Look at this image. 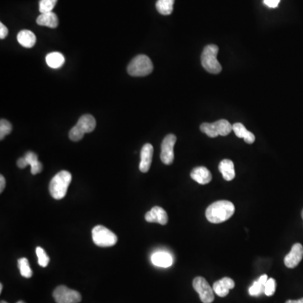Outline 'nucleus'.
Returning a JSON list of instances; mask_svg holds the SVG:
<instances>
[{
    "label": "nucleus",
    "instance_id": "6ab92c4d",
    "mask_svg": "<svg viewBox=\"0 0 303 303\" xmlns=\"http://www.w3.org/2000/svg\"><path fill=\"white\" fill-rule=\"evenodd\" d=\"M17 41L18 43L24 48H31L36 43V37L32 31L23 30L18 33Z\"/></svg>",
    "mask_w": 303,
    "mask_h": 303
},
{
    "label": "nucleus",
    "instance_id": "f03ea898",
    "mask_svg": "<svg viewBox=\"0 0 303 303\" xmlns=\"http://www.w3.org/2000/svg\"><path fill=\"white\" fill-rule=\"evenodd\" d=\"M72 181V174L66 170L57 173L49 184V192L54 199L61 200L67 194V188Z\"/></svg>",
    "mask_w": 303,
    "mask_h": 303
},
{
    "label": "nucleus",
    "instance_id": "6e6552de",
    "mask_svg": "<svg viewBox=\"0 0 303 303\" xmlns=\"http://www.w3.org/2000/svg\"><path fill=\"white\" fill-rule=\"evenodd\" d=\"M193 287L199 294L200 298L203 303H211L214 301L213 288H211L206 279L202 276L196 277L193 281Z\"/></svg>",
    "mask_w": 303,
    "mask_h": 303
},
{
    "label": "nucleus",
    "instance_id": "a211bd4d",
    "mask_svg": "<svg viewBox=\"0 0 303 303\" xmlns=\"http://www.w3.org/2000/svg\"><path fill=\"white\" fill-rule=\"evenodd\" d=\"M219 170L226 181H231L235 178V169L234 162L229 159H223L219 164Z\"/></svg>",
    "mask_w": 303,
    "mask_h": 303
},
{
    "label": "nucleus",
    "instance_id": "4c0bfd02",
    "mask_svg": "<svg viewBox=\"0 0 303 303\" xmlns=\"http://www.w3.org/2000/svg\"><path fill=\"white\" fill-rule=\"evenodd\" d=\"M16 303H25V301H18V302Z\"/></svg>",
    "mask_w": 303,
    "mask_h": 303
},
{
    "label": "nucleus",
    "instance_id": "423d86ee",
    "mask_svg": "<svg viewBox=\"0 0 303 303\" xmlns=\"http://www.w3.org/2000/svg\"><path fill=\"white\" fill-rule=\"evenodd\" d=\"M92 239L97 246L102 248L114 246L118 240L117 235L104 226H96L93 229Z\"/></svg>",
    "mask_w": 303,
    "mask_h": 303
},
{
    "label": "nucleus",
    "instance_id": "20e7f679",
    "mask_svg": "<svg viewBox=\"0 0 303 303\" xmlns=\"http://www.w3.org/2000/svg\"><path fill=\"white\" fill-rule=\"evenodd\" d=\"M218 47L216 45H207L204 48L202 52V67L213 74H217L221 72V66L217 61V54H218Z\"/></svg>",
    "mask_w": 303,
    "mask_h": 303
},
{
    "label": "nucleus",
    "instance_id": "9d476101",
    "mask_svg": "<svg viewBox=\"0 0 303 303\" xmlns=\"http://www.w3.org/2000/svg\"><path fill=\"white\" fill-rule=\"evenodd\" d=\"M303 258V246L301 244H294L291 250L285 257L284 263L287 268L293 269L298 266Z\"/></svg>",
    "mask_w": 303,
    "mask_h": 303
},
{
    "label": "nucleus",
    "instance_id": "39448f33",
    "mask_svg": "<svg viewBox=\"0 0 303 303\" xmlns=\"http://www.w3.org/2000/svg\"><path fill=\"white\" fill-rule=\"evenodd\" d=\"M200 129L208 137H216L217 136H228L233 131V125L226 120H219L213 123H203Z\"/></svg>",
    "mask_w": 303,
    "mask_h": 303
},
{
    "label": "nucleus",
    "instance_id": "58836bf2",
    "mask_svg": "<svg viewBox=\"0 0 303 303\" xmlns=\"http://www.w3.org/2000/svg\"><path fill=\"white\" fill-rule=\"evenodd\" d=\"M301 217H302L303 219V210L302 211H301Z\"/></svg>",
    "mask_w": 303,
    "mask_h": 303
},
{
    "label": "nucleus",
    "instance_id": "aec40b11",
    "mask_svg": "<svg viewBox=\"0 0 303 303\" xmlns=\"http://www.w3.org/2000/svg\"><path fill=\"white\" fill-rule=\"evenodd\" d=\"M36 23L42 26L49 28H57L58 26V18L55 13L48 12L41 14L36 19Z\"/></svg>",
    "mask_w": 303,
    "mask_h": 303
},
{
    "label": "nucleus",
    "instance_id": "f3484780",
    "mask_svg": "<svg viewBox=\"0 0 303 303\" xmlns=\"http://www.w3.org/2000/svg\"><path fill=\"white\" fill-rule=\"evenodd\" d=\"M233 131L239 138H244V142L248 144H252L255 141V136L246 129L242 123H235L233 125Z\"/></svg>",
    "mask_w": 303,
    "mask_h": 303
},
{
    "label": "nucleus",
    "instance_id": "a878e982",
    "mask_svg": "<svg viewBox=\"0 0 303 303\" xmlns=\"http://www.w3.org/2000/svg\"><path fill=\"white\" fill-rule=\"evenodd\" d=\"M35 253H36V255H37L38 263L42 267H47L48 266V263H49L50 258L48 257L45 250L43 248H41V247H37L35 249Z\"/></svg>",
    "mask_w": 303,
    "mask_h": 303
},
{
    "label": "nucleus",
    "instance_id": "f257e3e1",
    "mask_svg": "<svg viewBox=\"0 0 303 303\" xmlns=\"http://www.w3.org/2000/svg\"><path fill=\"white\" fill-rule=\"evenodd\" d=\"M235 212V206L229 201H218L207 207L206 219L211 223H221L229 220Z\"/></svg>",
    "mask_w": 303,
    "mask_h": 303
},
{
    "label": "nucleus",
    "instance_id": "cd10ccee",
    "mask_svg": "<svg viewBox=\"0 0 303 303\" xmlns=\"http://www.w3.org/2000/svg\"><path fill=\"white\" fill-rule=\"evenodd\" d=\"M264 292V285L261 284L258 281L253 282L249 289V293L252 296H258Z\"/></svg>",
    "mask_w": 303,
    "mask_h": 303
},
{
    "label": "nucleus",
    "instance_id": "f8f14e48",
    "mask_svg": "<svg viewBox=\"0 0 303 303\" xmlns=\"http://www.w3.org/2000/svg\"><path fill=\"white\" fill-rule=\"evenodd\" d=\"M234 286L235 282L234 280L229 277H224L213 284V291L217 296L225 297L229 295V291L234 288Z\"/></svg>",
    "mask_w": 303,
    "mask_h": 303
},
{
    "label": "nucleus",
    "instance_id": "bb28decb",
    "mask_svg": "<svg viewBox=\"0 0 303 303\" xmlns=\"http://www.w3.org/2000/svg\"><path fill=\"white\" fill-rule=\"evenodd\" d=\"M12 131V125L7 120L0 121V139L3 140Z\"/></svg>",
    "mask_w": 303,
    "mask_h": 303
},
{
    "label": "nucleus",
    "instance_id": "e433bc0d",
    "mask_svg": "<svg viewBox=\"0 0 303 303\" xmlns=\"http://www.w3.org/2000/svg\"><path fill=\"white\" fill-rule=\"evenodd\" d=\"M3 291V284H0V292H2Z\"/></svg>",
    "mask_w": 303,
    "mask_h": 303
},
{
    "label": "nucleus",
    "instance_id": "393cba45",
    "mask_svg": "<svg viewBox=\"0 0 303 303\" xmlns=\"http://www.w3.org/2000/svg\"><path fill=\"white\" fill-rule=\"evenodd\" d=\"M57 0H40L39 2V10L42 14L52 12L54 9Z\"/></svg>",
    "mask_w": 303,
    "mask_h": 303
},
{
    "label": "nucleus",
    "instance_id": "dca6fc26",
    "mask_svg": "<svg viewBox=\"0 0 303 303\" xmlns=\"http://www.w3.org/2000/svg\"><path fill=\"white\" fill-rule=\"evenodd\" d=\"M79 128L84 133H90L92 132L95 129L96 127V121L95 117L91 115H84L80 117V120L78 121L76 124Z\"/></svg>",
    "mask_w": 303,
    "mask_h": 303
},
{
    "label": "nucleus",
    "instance_id": "2f4dec72",
    "mask_svg": "<svg viewBox=\"0 0 303 303\" xmlns=\"http://www.w3.org/2000/svg\"><path fill=\"white\" fill-rule=\"evenodd\" d=\"M281 0H263V4L269 8L278 7L279 3Z\"/></svg>",
    "mask_w": 303,
    "mask_h": 303
},
{
    "label": "nucleus",
    "instance_id": "412c9836",
    "mask_svg": "<svg viewBox=\"0 0 303 303\" xmlns=\"http://www.w3.org/2000/svg\"><path fill=\"white\" fill-rule=\"evenodd\" d=\"M46 62L49 67L57 69V68L62 67V65L64 64L65 57L61 52H51L47 55Z\"/></svg>",
    "mask_w": 303,
    "mask_h": 303
},
{
    "label": "nucleus",
    "instance_id": "2eb2a0df",
    "mask_svg": "<svg viewBox=\"0 0 303 303\" xmlns=\"http://www.w3.org/2000/svg\"><path fill=\"white\" fill-rule=\"evenodd\" d=\"M152 263L162 268H169L173 264V258L166 252H157L152 255Z\"/></svg>",
    "mask_w": 303,
    "mask_h": 303
},
{
    "label": "nucleus",
    "instance_id": "5701e85b",
    "mask_svg": "<svg viewBox=\"0 0 303 303\" xmlns=\"http://www.w3.org/2000/svg\"><path fill=\"white\" fill-rule=\"evenodd\" d=\"M174 0H158L156 9L159 14L163 15H169L174 10Z\"/></svg>",
    "mask_w": 303,
    "mask_h": 303
},
{
    "label": "nucleus",
    "instance_id": "b1692460",
    "mask_svg": "<svg viewBox=\"0 0 303 303\" xmlns=\"http://www.w3.org/2000/svg\"><path fill=\"white\" fill-rule=\"evenodd\" d=\"M18 266L20 268L21 276L25 278H30L32 276V271L29 266V261L26 258H21L18 260Z\"/></svg>",
    "mask_w": 303,
    "mask_h": 303
},
{
    "label": "nucleus",
    "instance_id": "ddd939ff",
    "mask_svg": "<svg viewBox=\"0 0 303 303\" xmlns=\"http://www.w3.org/2000/svg\"><path fill=\"white\" fill-rule=\"evenodd\" d=\"M153 154H154V147L150 143H147L142 147L141 151V162L139 164L140 171L147 173L149 170Z\"/></svg>",
    "mask_w": 303,
    "mask_h": 303
},
{
    "label": "nucleus",
    "instance_id": "1a4fd4ad",
    "mask_svg": "<svg viewBox=\"0 0 303 303\" xmlns=\"http://www.w3.org/2000/svg\"><path fill=\"white\" fill-rule=\"evenodd\" d=\"M176 137L174 134L167 135L161 145L160 159L166 165L173 164L174 159V147L176 142Z\"/></svg>",
    "mask_w": 303,
    "mask_h": 303
},
{
    "label": "nucleus",
    "instance_id": "c9c22d12",
    "mask_svg": "<svg viewBox=\"0 0 303 303\" xmlns=\"http://www.w3.org/2000/svg\"><path fill=\"white\" fill-rule=\"evenodd\" d=\"M286 303H303V298L299 300H288Z\"/></svg>",
    "mask_w": 303,
    "mask_h": 303
},
{
    "label": "nucleus",
    "instance_id": "7ed1b4c3",
    "mask_svg": "<svg viewBox=\"0 0 303 303\" xmlns=\"http://www.w3.org/2000/svg\"><path fill=\"white\" fill-rule=\"evenodd\" d=\"M154 70V65L146 55H138L127 66V72L132 77H144Z\"/></svg>",
    "mask_w": 303,
    "mask_h": 303
},
{
    "label": "nucleus",
    "instance_id": "0eeeda50",
    "mask_svg": "<svg viewBox=\"0 0 303 303\" xmlns=\"http://www.w3.org/2000/svg\"><path fill=\"white\" fill-rule=\"evenodd\" d=\"M52 296L57 303H80L82 300L81 294L79 291L67 288L65 286H57Z\"/></svg>",
    "mask_w": 303,
    "mask_h": 303
},
{
    "label": "nucleus",
    "instance_id": "9b49d317",
    "mask_svg": "<svg viewBox=\"0 0 303 303\" xmlns=\"http://www.w3.org/2000/svg\"><path fill=\"white\" fill-rule=\"evenodd\" d=\"M145 219L147 222H156L161 225H166L169 220L166 211L159 206H154L151 211H147Z\"/></svg>",
    "mask_w": 303,
    "mask_h": 303
},
{
    "label": "nucleus",
    "instance_id": "c85d7f7f",
    "mask_svg": "<svg viewBox=\"0 0 303 303\" xmlns=\"http://www.w3.org/2000/svg\"><path fill=\"white\" fill-rule=\"evenodd\" d=\"M84 136H85V133L76 125L72 127V129L70 130L69 134H68L70 140L72 142H79L82 139Z\"/></svg>",
    "mask_w": 303,
    "mask_h": 303
},
{
    "label": "nucleus",
    "instance_id": "c756f323",
    "mask_svg": "<svg viewBox=\"0 0 303 303\" xmlns=\"http://www.w3.org/2000/svg\"><path fill=\"white\" fill-rule=\"evenodd\" d=\"M276 281L273 278L269 279L266 285H264V292L267 296H273L276 292Z\"/></svg>",
    "mask_w": 303,
    "mask_h": 303
},
{
    "label": "nucleus",
    "instance_id": "4468645a",
    "mask_svg": "<svg viewBox=\"0 0 303 303\" xmlns=\"http://www.w3.org/2000/svg\"><path fill=\"white\" fill-rule=\"evenodd\" d=\"M191 177L195 181L200 184H209L211 181L212 176L211 172L206 167H197L191 173Z\"/></svg>",
    "mask_w": 303,
    "mask_h": 303
},
{
    "label": "nucleus",
    "instance_id": "ea45409f",
    "mask_svg": "<svg viewBox=\"0 0 303 303\" xmlns=\"http://www.w3.org/2000/svg\"><path fill=\"white\" fill-rule=\"evenodd\" d=\"M0 303H8V302H6V301H2Z\"/></svg>",
    "mask_w": 303,
    "mask_h": 303
},
{
    "label": "nucleus",
    "instance_id": "7c9ffc66",
    "mask_svg": "<svg viewBox=\"0 0 303 303\" xmlns=\"http://www.w3.org/2000/svg\"><path fill=\"white\" fill-rule=\"evenodd\" d=\"M9 34V30L3 23H0V39H5Z\"/></svg>",
    "mask_w": 303,
    "mask_h": 303
},
{
    "label": "nucleus",
    "instance_id": "4be33fe9",
    "mask_svg": "<svg viewBox=\"0 0 303 303\" xmlns=\"http://www.w3.org/2000/svg\"><path fill=\"white\" fill-rule=\"evenodd\" d=\"M24 158H25V160L27 162L28 165H30V167H31L30 172H31V174L33 175L39 174V173L43 171V164L38 161L37 155L35 153L28 152V153L25 154Z\"/></svg>",
    "mask_w": 303,
    "mask_h": 303
},
{
    "label": "nucleus",
    "instance_id": "473e14b6",
    "mask_svg": "<svg viewBox=\"0 0 303 303\" xmlns=\"http://www.w3.org/2000/svg\"><path fill=\"white\" fill-rule=\"evenodd\" d=\"M17 166L19 167L20 169H25V167L28 166V163L26 162V160H25L24 157L18 159Z\"/></svg>",
    "mask_w": 303,
    "mask_h": 303
},
{
    "label": "nucleus",
    "instance_id": "72a5a7b5",
    "mask_svg": "<svg viewBox=\"0 0 303 303\" xmlns=\"http://www.w3.org/2000/svg\"><path fill=\"white\" fill-rule=\"evenodd\" d=\"M5 188V177L1 175L0 176V192L2 193Z\"/></svg>",
    "mask_w": 303,
    "mask_h": 303
},
{
    "label": "nucleus",
    "instance_id": "f704fd0d",
    "mask_svg": "<svg viewBox=\"0 0 303 303\" xmlns=\"http://www.w3.org/2000/svg\"><path fill=\"white\" fill-rule=\"evenodd\" d=\"M268 276L267 275H263V276H261L259 278H258V281L260 282L261 284H263V285H266V282L268 281Z\"/></svg>",
    "mask_w": 303,
    "mask_h": 303
}]
</instances>
